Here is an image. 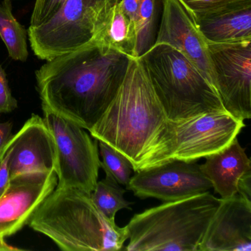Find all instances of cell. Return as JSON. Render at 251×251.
I'll return each mask as SVG.
<instances>
[{
    "mask_svg": "<svg viewBox=\"0 0 251 251\" xmlns=\"http://www.w3.org/2000/svg\"><path fill=\"white\" fill-rule=\"evenodd\" d=\"M99 154L100 155V167L106 176L113 177L120 185L128 183L133 166L127 158L114 148L104 142L98 141Z\"/></svg>",
    "mask_w": 251,
    "mask_h": 251,
    "instance_id": "7402d4cb",
    "label": "cell"
},
{
    "mask_svg": "<svg viewBox=\"0 0 251 251\" xmlns=\"http://www.w3.org/2000/svg\"><path fill=\"white\" fill-rule=\"evenodd\" d=\"M67 0H36L30 26H37L52 18Z\"/></svg>",
    "mask_w": 251,
    "mask_h": 251,
    "instance_id": "603a6c76",
    "label": "cell"
},
{
    "mask_svg": "<svg viewBox=\"0 0 251 251\" xmlns=\"http://www.w3.org/2000/svg\"><path fill=\"white\" fill-rule=\"evenodd\" d=\"M221 198L209 192L134 214L126 226L128 251H198Z\"/></svg>",
    "mask_w": 251,
    "mask_h": 251,
    "instance_id": "277c9868",
    "label": "cell"
},
{
    "mask_svg": "<svg viewBox=\"0 0 251 251\" xmlns=\"http://www.w3.org/2000/svg\"><path fill=\"white\" fill-rule=\"evenodd\" d=\"M137 30L118 3L95 24L92 42L102 49H111L136 58Z\"/></svg>",
    "mask_w": 251,
    "mask_h": 251,
    "instance_id": "2e32d148",
    "label": "cell"
},
{
    "mask_svg": "<svg viewBox=\"0 0 251 251\" xmlns=\"http://www.w3.org/2000/svg\"><path fill=\"white\" fill-rule=\"evenodd\" d=\"M95 18L83 0H67L48 21L27 30L32 50L39 59L51 61L92 42Z\"/></svg>",
    "mask_w": 251,
    "mask_h": 251,
    "instance_id": "9c48e42d",
    "label": "cell"
},
{
    "mask_svg": "<svg viewBox=\"0 0 251 251\" xmlns=\"http://www.w3.org/2000/svg\"><path fill=\"white\" fill-rule=\"evenodd\" d=\"M13 123L0 122V152L12 137Z\"/></svg>",
    "mask_w": 251,
    "mask_h": 251,
    "instance_id": "f1b7e54d",
    "label": "cell"
},
{
    "mask_svg": "<svg viewBox=\"0 0 251 251\" xmlns=\"http://www.w3.org/2000/svg\"><path fill=\"white\" fill-rule=\"evenodd\" d=\"M196 25L207 43L251 41V7L201 20Z\"/></svg>",
    "mask_w": 251,
    "mask_h": 251,
    "instance_id": "e0dca14e",
    "label": "cell"
},
{
    "mask_svg": "<svg viewBox=\"0 0 251 251\" xmlns=\"http://www.w3.org/2000/svg\"><path fill=\"white\" fill-rule=\"evenodd\" d=\"M214 86L226 111L251 118V41L208 43Z\"/></svg>",
    "mask_w": 251,
    "mask_h": 251,
    "instance_id": "ba28073f",
    "label": "cell"
},
{
    "mask_svg": "<svg viewBox=\"0 0 251 251\" xmlns=\"http://www.w3.org/2000/svg\"><path fill=\"white\" fill-rule=\"evenodd\" d=\"M199 251H251V202L240 195L221 199Z\"/></svg>",
    "mask_w": 251,
    "mask_h": 251,
    "instance_id": "5bb4252c",
    "label": "cell"
},
{
    "mask_svg": "<svg viewBox=\"0 0 251 251\" xmlns=\"http://www.w3.org/2000/svg\"><path fill=\"white\" fill-rule=\"evenodd\" d=\"M169 161H195L227 148L245 127L244 120L226 112L207 113L172 122Z\"/></svg>",
    "mask_w": 251,
    "mask_h": 251,
    "instance_id": "52a82bcc",
    "label": "cell"
},
{
    "mask_svg": "<svg viewBox=\"0 0 251 251\" xmlns=\"http://www.w3.org/2000/svg\"><path fill=\"white\" fill-rule=\"evenodd\" d=\"M126 188L140 198L171 202L208 192L212 185L195 161L173 160L136 172Z\"/></svg>",
    "mask_w": 251,
    "mask_h": 251,
    "instance_id": "30bf717a",
    "label": "cell"
},
{
    "mask_svg": "<svg viewBox=\"0 0 251 251\" xmlns=\"http://www.w3.org/2000/svg\"><path fill=\"white\" fill-rule=\"evenodd\" d=\"M126 189L121 187L113 177L106 176L97 183L90 194L91 198L98 209L110 220H115L116 214L120 210L131 209L133 202L126 201Z\"/></svg>",
    "mask_w": 251,
    "mask_h": 251,
    "instance_id": "ffe728a7",
    "label": "cell"
},
{
    "mask_svg": "<svg viewBox=\"0 0 251 251\" xmlns=\"http://www.w3.org/2000/svg\"><path fill=\"white\" fill-rule=\"evenodd\" d=\"M11 180L9 168H8V157L5 155L0 156V197L3 195L8 188Z\"/></svg>",
    "mask_w": 251,
    "mask_h": 251,
    "instance_id": "4316f807",
    "label": "cell"
},
{
    "mask_svg": "<svg viewBox=\"0 0 251 251\" xmlns=\"http://www.w3.org/2000/svg\"><path fill=\"white\" fill-rule=\"evenodd\" d=\"M23 251L20 248H14L8 245L5 241V237L0 235V251Z\"/></svg>",
    "mask_w": 251,
    "mask_h": 251,
    "instance_id": "f546056e",
    "label": "cell"
},
{
    "mask_svg": "<svg viewBox=\"0 0 251 251\" xmlns=\"http://www.w3.org/2000/svg\"><path fill=\"white\" fill-rule=\"evenodd\" d=\"M57 184L55 172H31L11 177L0 197V235L6 237L21 230Z\"/></svg>",
    "mask_w": 251,
    "mask_h": 251,
    "instance_id": "8fae6325",
    "label": "cell"
},
{
    "mask_svg": "<svg viewBox=\"0 0 251 251\" xmlns=\"http://www.w3.org/2000/svg\"><path fill=\"white\" fill-rule=\"evenodd\" d=\"M237 195L251 202V170L247 172L239 180Z\"/></svg>",
    "mask_w": 251,
    "mask_h": 251,
    "instance_id": "83f0119b",
    "label": "cell"
},
{
    "mask_svg": "<svg viewBox=\"0 0 251 251\" xmlns=\"http://www.w3.org/2000/svg\"><path fill=\"white\" fill-rule=\"evenodd\" d=\"M200 165L202 174L211 182L214 192L221 199L238 194V183L242 176L251 170V161L237 138L220 152L208 155Z\"/></svg>",
    "mask_w": 251,
    "mask_h": 251,
    "instance_id": "9a60e30c",
    "label": "cell"
},
{
    "mask_svg": "<svg viewBox=\"0 0 251 251\" xmlns=\"http://www.w3.org/2000/svg\"><path fill=\"white\" fill-rule=\"evenodd\" d=\"M44 120L53 138L56 152V187L75 188L91 194L98 181L100 158L98 141L84 128L45 107Z\"/></svg>",
    "mask_w": 251,
    "mask_h": 251,
    "instance_id": "8992f818",
    "label": "cell"
},
{
    "mask_svg": "<svg viewBox=\"0 0 251 251\" xmlns=\"http://www.w3.org/2000/svg\"><path fill=\"white\" fill-rule=\"evenodd\" d=\"M130 58L90 42L47 61L36 71L42 107L89 131L117 95Z\"/></svg>",
    "mask_w": 251,
    "mask_h": 251,
    "instance_id": "6da1fadb",
    "label": "cell"
},
{
    "mask_svg": "<svg viewBox=\"0 0 251 251\" xmlns=\"http://www.w3.org/2000/svg\"><path fill=\"white\" fill-rule=\"evenodd\" d=\"M27 224L62 251H120L128 239L126 226L105 217L90 194L75 188H55Z\"/></svg>",
    "mask_w": 251,
    "mask_h": 251,
    "instance_id": "3957f363",
    "label": "cell"
},
{
    "mask_svg": "<svg viewBox=\"0 0 251 251\" xmlns=\"http://www.w3.org/2000/svg\"><path fill=\"white\" fill-rule=\"evenodd\" d=\"M160 44L169 45L183 54L214 86L208 43L178 0H163L162 16L155 45Z\"/></svg>",
    "mask_w": 251,
    "mask_h": 251,
    "instance_id": "4fadbf2b",
    "label": "cell"
},
{
    "mask_svg": "<svg viewBox=\"0 0 251 251\" xmlns=\"http://www.w3.org/2000/svg\"><path fill=\"white\" fill-rule=\"evenodd\" d=\"M89 132L126 156L136 173L167 162L171 121L139 58H130L117 95Z\"/></svg>",
    "mask_w": 251,
    "mask_h": 251,
    "instance_id": "7a4b0ae2",
    "label": "cell"
},
{
    "mask_svg": "<svg viewBox=\"0 0 251 251\" xmlns=\"http://www.w3.org/2000/svg\"><path fill=\"white\" fill-rule=\"evenodd\" d=\"M141 0H120L119 5L121 7L125 14L133 22L137 30L139 22V11Z\"/></svg>",
    "mask_w": 251,
    "mask_h": 251,
    "instance_id": "484cf974",
    "label": "cell"
},
{
    "mask_svg": "<svg viewBox=\"0 0 251 251\" xmlns=\"http://www.w3.org/2000/svg\"><path fill=\"white\" fill-rule=\"evenodd\" d=\"M1 155L8 157L11 178L31 172H55V143L44 118L32 114L2 148Z\"/></svg>",
    "mask_w": 251,
    "mask_h": 251,
    "instance_id": "7c38bea8",
    "label": "cell"
},
{
    "mask_svg": "<svg viewBox=\"0 0 251 251\" xmlns=\"http://www.w3.org/2000/svg\"><path fill=\"white\" fill-rule=\"evenodd\" d=\"M139 59L170 121L227 111L214 84L175 48L155 45Z\"/></svg>",
    "mask_w": 251,
    "mask_h": 251,
    "instance_id": "5b68a950",
    "label": "cell"
},
{
    "mask_svg": "<svg viewBox=\"0 0 251 251\" xmlns=\"http://www.w3.org/2000/svg\"><path fill=\"white\" fill-rule=\"evenodd\" d=\"M195 23L251 7V0H178Z\"/></svg>",
    "mask_w": 251,
    "mask_h": 251,
    "instance_id": "44dd1931",
    "label": "cell"
},
{
    "mask_svg": "<svg viewBox=\"0 0 251 251\" xmlns=\"http://www.w3.org/2000/svg\"><path fill=\"white\" fill-rule=\"evenodd\" d=\"M18 108V102L13 96L5 70L0 64V114L12 112Z\"/></svg>",
    "mask_w": 251,
    "mask_h": 251,
    "instance_id": "cb8c5ba5",
    "label": "cell"
},
{
    "mask_svg": "<svg viewBox=\"0 0 251 251\" xmlns=\"http://www.w3.org/2000/svg\"><path fill=\"white\" fill-rule=\"evenodd\" d=\"M0 37L13 60L27 61V30L14 17L11 0H4L0 3Z\"/></svg>",
    "mask_w": 251,
    "mask_h": 251,
    "instance_id": "ac0fdd59",
    "label": "cell"
},
{
    "mask_svg": "<svg viewBox=\"0 0 251 251\" xmlns=\"http://www.w3.org/2000/svg\"><path fill=\"white\" fill-rule=\"evenodd\" d=\"M163 11V0H141L136 56L139 58L155 43Z\"/></svg>",
    "mask_w": 251,
    "mask_h": 251,
    "instance_id": "d6986e66",
    "label": "cell"
},
{
    "mask_svg": "<svg viewBox=\"0 0 251 251\" xmlns=\"http://www.w3.org/2000/svg\"><path fill=\"white\" fill-rule=\"evenodd\" d=\"M120 0H83L86 8L90 10L95 18V24L110 8L117 5Z\"/></svg>",
    "mask_w": 251,
    "mask_h": 251,
    "instance_id": "d4e9b609",
    "label": "cell"
}]
</instances>
